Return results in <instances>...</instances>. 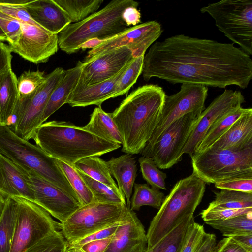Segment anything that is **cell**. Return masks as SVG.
<instances>
[{
    "label": "cell",
    "instance_id": "obj_1",
    "mask_svg": "<svg viewBox=\"0 0 252 252\" xmlns=\"http://www.w3.org/2000/svg\"><path fill=\"white\" fill-rule=\"evenodd\" d=\"M143 78L171 84L245 89L252 78V60L233 43L177 34L154 42L144 55Z\"/></svg>",
    "mask_w": 252,
    "mask_h": 252
},
{
    "label": "cell",
    "instance_id": "obj_2",
    "mask_svg": "<svg viewBox=\"0 0 252 252\" xmlns=\"http://www.w3.org/2000/svg\"><path fill=\"white\" fill-rule=\"evenodd\" d=\"M166 94L157 84H146L132 92L111 113L123 138L122 151L140 153L160 118Z\"/></svg>",
    "mask_w": 252,
    "mask_h": 252
},
{
    "label": "cell",
    "instance_id": "obj_3",
    "mask_svg": "<svg viewBox=\"0 0 252 252\" xmlns=\"http://www.w3.org/2000/svg\"><path fill=\"white\" fill-rule=\"evenodd\" d=\"M32 139L49 156L71 166L81 159L99 157L118 149L121 145L64 121L43 123L35 131Z\"/></svg>",
    "mask_w": 252,
    "mask_h": 252
},
{
    "label": "cell",
    "instance_id": "obj_4",
    "mask_svg": "<svg viewBox=\"0 0 252 252\" xmlns=\"http://www.w3.org/2000/svg\"><path fill=\"white\" fill-rule=\"evenodd\" d=\"M139 3L133 0H113L101 10L83 21L70 24L58 34V46L68 54L77 52L87 42H99L123 32L129 27L123 18L125 10L138 7Z\"/></svg>",
    "mask_w": 252,
    "mask_h": 252
},
{
    "label": "cell",
    "instance_id": "obj_5",
    "mask_svg": "<svg viewBox=\"0 0 252 252\" xmlns=\"http://www.w3.org/2000/svg\"><path fill=\"white\" fill-rule=\"evenodd\" d=\"M205 189V183L193 173L175 184L150 222L147 250L153 248L186 218L193 215Z\"/></svg>",
    "mask_w": 252,
    "mask_h": 252
},
{
    "label": "cell",
    "instance_id": "obj_6",
    "mask_svg": "<svg viewBox=\"0 0 252 252\" xmlns=\"http://www.w3.org/2000/svg\"><path fill=\"white\" fill-rule=\"evenodd\" d=\"M0 153L24 170L35 173L79 201L60 168L58 160L36 145L16 135L7 125H0Z\"/></svg>",
    "mask_w": 252,
    "mask_h": 252
},
{
    "label": "cell",
    "instance_id": "obj_7",
    "mask_svg": "<svg viewBox=\"0 0 252 252\" xmlns=\"http://www.w3.org/2000/svg\"><path fill=\"white\" fill-rule=\"evenodd\" d=\"M190 157L192 173L205 184L252 177V147L237 152L209 148Z\"/></svg>",
    "mask_w": 252,
    "mask_h": 252
},
{
    "label": "cell",
    "instance_id": "obj_8",
    "mask_svg": "<svg viewBox=\"0 0 252 252\" xmlns=\"http://www.w3.org/2000/svg\"><path fill=\"white\" fill-rule=\"evenodd\" d=\"M200 11L209 14L219 31L252 55V0H222L202 7Z\"/></svg>",
    "mask_w": 252,
    "mask_h": 252
},
{
    "label": "cell",
    "instance_id": "obj_9",
    "mask_svg": "<svg viewBox=\"0 0 252 252\" xmlns=\"http://www.w3.org/2000/svg\"><path fill=\"white\" fill-rule=\"evenodd\" d=\"M129 208L126 204L91 202L61 223L60 231L67 243L74 242L121 221Z\"/></svg>",
    "mask_w": 252,
    "mask_h": 252
},
{
    "label": "cell",
    "instance_id": "obj_10",
    "mask_svg": "<svg viewBox=\"0 0 252 252\" xmlns=\"http://www.w3.org/2000/svg\"><path fill=\"white\" fill-rule=\"evenodd\" d=\"M17 202L13 238L10 252H23L51 233L61 230L45 210L26 199L12 197Z\"/></svg>",
    "mask_w": 252,
    "mask_h": 252
},
{
    "label": "cell",
    "instance_id": "obj_11",
    "mask_svg": "<svg viewBox=\"0 0 252 252\" xmlns=\"http://www.w3.org/2000/svg\"><path fill=\"white\" fill-rule=\"evenodd\" d=\"M201 113H190L173 122L151 145L140 152L151 158L158 168L169 169L182 159L183 149Z\"/></svg>",
    "mask_w": 252,
    "mask_h": 252
},
{
    "label": "cell",
    "instance_id": "obj_12",
    "mask_svg": "<svg viewBox=\"0 0 252 252\" xmlns=\"http://www.w3.org/2000/svg\"><path fill=\"white\" fill-rule=\"evenodd\" d=\"M64 72L62 68H55L45 75V81L32 97L19 98L10 122L16 135L27 141L33 139L41 126V117L49 97Z\"/></svg>",
    "mask_w": 252,
    "mask_h": 252
},
{
    "label": "cell",
    "instance_id": "obj_13",
    "mask_svg": "<svg viewBox=\"0 0 252 252\" xmlns=\"http://www.w3.org/2000/svg\"><path fill=\"white\" fill-rule=\"evenodd\" d=\"M208 93L205 86L182 84L177 93L166 94L159 122L145 146L152 145L179 118L190 113H201L205 109Z\"/></svg>",
    "mask_w": 252,
    "mask_h": 252
},
{
    "label": "cell",
    "instance_id": "obj_14",
    "mask_svg": "<svg viewBox=\"0 0 252 252\" xmlns=\"http://www.w3.org/2000/svg\"><path fill=\"white\" fill-rule=\"evenodd\" d=\"M161 25L149 21L128 27L115 36L103 40L90 50L85 59L93 58L103 52L126 47L132 52L133 58L144 56L147 49L161 35Z\"/></svg>",
    "mask_w": 252,
    "mask_h": 252
},
{
    "label": "cell",
    "instance_id": "obj_15",
    "mask_svg": "<svg viewBox=\"0 0 252 252\" xmlns=\"http://www.w3.org/2000/svg\"><path fill=\"white\" fill-rule=\"evenodd\" d=\"M26 171V170H25ZM33 191L34 203L62 223L82 206L79 201L31 171H26Z\"/></svg>",
    "mask_w": 252,
    "mask_h": 252
},
{
    "label": "cell",
    "instance_id": "obj_16",
    "mask_svg": "<svg viewBox=\"0 0 252 252\" xmlns=\"http://www.w3.org/2000/svg\"><path fill=\"white\" fill-rule=\"evenodd\" d=\"M245 101L241 92L225 89L199 116L184 147L183 154L191 157L211 126L228 112L241 107Z\"/></svg>",
    "mask_w": 252,
    "mask_h": 252
},
{
    "label": "cell",
    "instance_id": "obj_17",
    "mask_svg": "<svg viewBox=\"0 0 252 252\" xmlns=\"http://www.w3.org/2000/svg\"><path fill=\"white\" fill-rule=\"evenodd\" d=\"M133 58L132 51L122 47L85 59L81 62V72L77 85H92L107 80L117 74Z\"/></svg>",
    "mask_w": 252,
    "mask_h": 252
},
{
    "label": "cell",
    "instance_id": "obj_18",
    "mask_svg": "<svg viewBox=\"0 0 252 252\" xmlns=\"http://www.w3.org/2000/svg\"><path fill=\"white\" fill-rule=\"evenodd\" d=\"M21 24L19 41L14 45H9L12 52L36 64L47 62L58 51V34L38 25Z\"/></svg>",
    "mask_w": 252,
    "mask_h": 252
},
{
    "label": "cell",
    "instance_id": "obj_19",
    "mask_svg": "<svg viewBox=\"0 0 252 252\" xmlns=\"http://www.w3.org/2000/svg\"><path fill=\"white\" fill-rule=\"evenodd\" d=\"M147 247L144 227L134 211L129 208L104 252H145Z\"/></svg>",
    "mask_w": 252,
    "mask_h": 252
},
{
    "label": "cell",
    "instance_id": "obj_20",
    "mask_svg": "<svg viewBox=\"0 0 252 252\" xmlns=\"http://www.w3.org/2000/svg\"><path fill=\"white\" fill-rule=\"evenodd\" d=\"M0 192L7 197H18L34 202L26 171L0 153Z\"/></svg>",
    "mask_w": 252,
    "mask_h": 252
},
{
    "label": "cell",
    "instance_id": "obj_21",
    "mask_svg": "<svg viewBox=\"0 0 252 252\" xmlns=\"http://www.w3.org/2000/svg\"><path fill=\"white\" fill-rule=\"evenodd\" d=\"M23 5L36 24L54 34H58L71 23L66 12L54 0L26 1Z\"/></svg>",
    "mask_w": 252,
    "mask_h": 252
},
{
    "label": "cell",
    "instance_id": "obj_22",
    "mask_svg": "<svg viewBox=\"0 0 252 252\" xmlns=\"http://www.w3.org/2000/svg\"><path fill=\"white\" fill-rule=\"evenodd\" d=\"M129 63L115 76L104 82L88 86L76 85L69 95L66 103L71 107L91 105L100 106L104 101L114 98L117 82Z\"/></svg>",
    "mask_w": 252,
    "mask_h": 252
},
{
    "label": "cell",
    "instance_id": "obj_23",
    "mask_svg": "<svg viewBox=\"0 0 252 252\" xmlns=\"http://www.w3.org/2000/svg\"><path fill=\"white\" fill-rule=\"evenodd\" d=\"M250 147H252V109L251 108L210 148L237 152Z\"/></svg>",
    "mask_w": 252,
    "mask_h": 252
},
{
    "label": "cell",
    "instance_id": "obj_24",
    "mask_svg": "<svg viewBox=\"0 0 252 252\" xmlns=\"http://www.w3.org/2000/svg\"><path fill=\"white\" fill-rule=\"evenodd\" d=\"M111 176L116 179L118 188L127 200L126 205L130 208V198L137 173V164L132 155L125 154L112 158L106 161Z\"/></svg>",
    "mask_w": 252,
    "mask_h": 252
},
{
    "label": "cell",
    "instance_id": "obj_25",
    "mask_svg": "<svg viewBox=\"0 0 252 252\" xmlns=\"http://www.w3.org/2000/svg\"><path fill=\"white\" fill-rule=\"evenodd\" d=\"M81 72V62L65 70L64 75L52 92L40 119L41 125L63 104L76 87Z\"/></svg>",
    "mask_w": 252,
    "mask_h": 252
},
{
    "label": "cell",
    "instance_id": "obj_26",
    "mask_svg": "<svg viewBox=\"0 0 252 252\" xmlns=\"http://www.w3.org/2000/svg\"><path fill=\"white\" fill-rule=\"evenodd\" d=\"M12 68L0 74V125L9 126L19 96Z\"/></svg>",
    "mask_w": 252,
    "mask_h": 252
},
{
    "label": "cell",
    "instance_id": "obj_27",
    "mask_svg": "<svg viewBox=\"0 0 252 252\" xmlns=\"http://www.w3.org/2000/svg\"><path fill=\"white\" fill-rule=\"evenodd\" d=\"M90 132L108 141L122 145L123 138L114 122L111 113L103 111L100 106L94 108L89 123L84 127Z\"/></svg>",
    "mask_w": 252,
    "mask_h": 252
},
{
    "label": "cell",
    "instance_id": "obj_28",
    "mask_svg": "<svg viewBox=\"0 0 252 252\" xmlns=\"http://www.w3.org/2000/svg\"><path fill=\"white\" fill-rule=\"evenodd\" d=\"M250 108H244L242 106L236 108L217 120L207 131L194 153L201 152L210 148L237 120L247 112Z\"/></svg>",
    "mask_w": 252,
    "mask_h": 252
},
{
    "label": "cell",
    "instance_id": "obj_29",
    "mask_svg": "<svg viewBox=\"0 0 252 252\" xmlns=\"http://www.w3.org/2000/svg\"><path fill=\"white\" fill-rule=\"evenodd\" d=\"M194 221L193 215L186 218L153 248L145 252H181L189 227Z\"/></svg>",
    "mask_w": 252,
    "mask_h": 252
},
{
    "label": "cell",
    "instance_id": "obj_30",
    "mask_svg": "<svg viewBox=\"0 0 252 252\" xmlns=\"http://www.w3.org/2000/svg\"><path fill=\"white\" fill-rule=\"evenodd\" d=\"M73 166L93 179L110 188L119 189L106 164V161L98 156H91L81 159Z\"/></svg>",
    "mask_w": 252,
    "mask_h": 252
},
{
    "label": "cell",
    "instance_id": "obj_31",
    "mask_svg": "<svg viewBox=\"0 0 252 252\" xmlns=\"http://www.w3.org/2000/svg\"><path fill=\"white\" fill-rule=\"evenodd\" d=\"M17 211V202L8 197L0 220V252H10L13 238Z\"/></svg>",
    "mask_w": 252,
    "mask_h": 252
},
{
    "label": "cell",
    "instance_id": "obj_32",
    "mask_svg": "<svg viewBox=\"0 0 252 252\" xmlns=\"http://www.w3.org/2000/svg\"><path fill=\"white\" fill-rule=\"evenodd\" d=\"M205 223L220 231L225 237L252 235V211L226 220L208 221Z\"/></svg>",
    "mask_w": 252,
    "mask_h": 252
},
{
    "label": "cell",
    "instance_id": "obj_33",
    "mask_svg": "<svg viewBox=\"0 0 252 252\" xmlns=\"http://www.w3.org/2000/svg\"><path fill=\"white\" fill-rule=\"evenodd\" d=\"M67 14L71 22L78 23L97 11L103 0H54Z\"/></svg>",
    "mask_w": 252,
    "mask_h": 252
},
{
    "label": "cell",
    "instance_id": "obj_34",
    "mask_svg": "<svg viewBox=\"0 0 252 252\" xmlns=\"http://www.w3.org/2000/svg\"><path fill=\"white\" fill-rule=\"evenodd\" d=\"M134 193L130 201V209L139 210L143 206L159 209L165 198L160 189L150 187L147 184H134Z\"/></svg>",
    "mask_w": 252,
    "mask_h": 252
},
{
    "label": "cell",
    "instance_id": "obj_35",
    "mask_svg": "<svg viewBox=\"0 0 252 252\" xmlns=\"http://www.w3.org/2000/svg\"><path fill=\"white\" fill-rule=\"evenodd\" d=\"M214 193L215 199L208 206L231 209L252 208V193L227 189Z\"/></svg>",
    "mask_w": 252,
    "mask_h": 252
},
{
    "label": "cell",
    "instance_id": "obj_36",
    "mask_svg": "<svg viewBox=\"0 0 252 252\" xmlns=\"http://www.w3.org/2000/svg\"><path fill=\"white\" fill-rule=\"evenodd\" d=\"M77 171L91 190L93 195V202L110 204H126L125 196L119 189H112L82 172Z\"/></svg>",
    "mask_w": 252,
    "mask_h": 252
},
{
    "label": "cell",
    "instance_id": "obj_37",
    "mask_svg": "<svg viewBox=\"0 0 252 252\" xmlns=\"http://www.w3.org/2000/svg\"><path fill=\"white\" fill-rule=\"evenodd\" d=\"M58 162L76 193L82 206L93 202L94 201L93 195L77 169L73 166L62 161L58 160Z\"/></svg>",
    "mask_w": 252,
    "mask_h": 252
},
{
    "label": "cell",
    "instance_id": "obj_38",
    "mask_svg": "<svg viewBox=\"0 0 252 252\" xmlns=\"http://www.w3.org/2000/svg\"><path fill=\"white\" fill-rule=\"evenodd\" d=\"M144 56L133 58L118 80L114 98L127 93L142 73Z\"/></svg>",
    "mask_w": 252,
    "mask_h": 252
},
{
    "label": "cell",
    "instance_id": "obj_39",
    "mask_svg": "<svg viewBox=\"0 0 252 252\" xmlns=\"http://www.w3.org/2000/svg\"><path fill=\"white\" fill-rule=\"evenodd\" d=\"M45 80L44 72L25 71L17 79L19 98L32 97Z\"/></svg>",
    "mask_w": 252,
    "mask_h": 252
},
{
    "label": "cell",
    "instance_id": "obj_40",
    "mask_svg": "<svg viewBox=\"0 0 252 252\" xmlns=\"http://www.w3.org/2000/svg\"><path fill=\"white\" fill-rule=\"evenodd\" d=\"M138 161L143 177L147 183L152 188L166 190V174L158 169L153 159L150 157L142 156L139 158Z\"/></svg>",
    "mask_w": 252,
    "mask_h": 252
},
{
    "label": "cell",
    "instance_id": "obj_41",
    "mask_svg": "<svg viewBox=\"0 0 252 252\" xmlns=\"http://www.w3.org/2000/svg\"><path fill=\"white\" fill-rule=\"evenodd\" d=\"M66 241L59 230L55 231L23 252H65Z\"/></svg>",
    "mask_w": 252,
    "mask_h": 252
},
{
    "label": "cell",
    "instance_id": "obj_42",
    "mask_svg": "<svg viewBox=\"0 0 252 252\" xmlns=\"http://www.w3.org/2000/svg\"><path fill=\"white\" fill-rule=\"evenodd\" d=\"M252 211V208L231 209L217 207H208L202 210L200 214L204 222L221 220L237 216L244 215Z\"/></svg>",
    "mask_w": 252,
    "mask_h": 252
},
{
    "label": "cell",
    "instance_id": "obj_43",
    "mask_svg": "<svg viewBox=\"0 0 252 252\" xmlns=\"http://www.w3.org/2000/svg\"><path fill=\"white\" fill-rule=\"evenodd\" d=\"M0 28L6 35L9 45L18 42L22 32V24L19 21L0 11Z\"/></svg>",
    "mask_w": 252,
    "mask_h": 252
},
{
    "label": "cell",
    "instance_id": "obj_44",
    "mask_svg": "<svg viewBox=\"0 0 252 252\" xmlns=\"http://www.w3.org/2000/svg\"><path fill=\"white\" fill-rule=\"evenodd\" d=\"M24 2L0 1V11L17 19L21 23L38 25L27 11L23 5Z\"/></svg>",
    "mask_w": 252,
    "mask_h": 252
},
{
    "label": "cell",
    "instance_id": "obj_45",
    "mask_svg": "<svg viewBox=\"0 0 252 252\" xmlns=\"http://www.w3.org/2000/svg\"><path fill=\"white\" fill-rule=\"evenodd\" d=\"M206 232L202 225L193 222L181 252H196L200 246Z\"/></svg>",
    "mask_w": 252,
    "mask_h": 252
},
{
    "label": "cell",
    "instance_id": "obj_46",
    "mask_svg": "<svg viewBox=\"0 0 252 252\" xmlns=\"http://www.w3.org/2000/svg\"><path fill=\"white\" fill-rule=\"evenodd\" d=\"M121 221L116 223L105 229L100 230L95 233L91 234L82 239L76 241L74 242L70 243H67L66 242V248L65 252H76L79 250L80 248L83 245L87 243L95 240L104 239L113 235L116 230L117 229V227Z\"/></svg>",
    "mask_w": 252,
    "mask_h": 252
},
{
    "label": "cell",
    "instance_id": "obj_47",
    "mask_svg": "<svg viewBox=\"0 0 252 252\" xmlns=\"http://www.w3.org/2000/svg\"><path fill=\"white\" fill-rule=\"evenodd\" d=\"M215 187L220 189L238 191L252 194V177L230 179L215 183Z\"/></svg>",
    "mask_w": 252,
    "mask_h": 252
},
{
    "label": "cell",
    "instance_id": "obj_48",
    "mask_svg": "<svg viewBox=\"0 0 252 252\" xmlns=\"http://www.w3.org/2000/svg\"><path fill=\"white\" fill-rule=\"evenodd\" d=\"M215 252H247L231 238L225 237L217 243Z\"/></svg>",
    "mask_w": 252,
    "mask_h": 252
},
{
    "label": "cell",
    "instance_id": "obj_49",
    "mask_svg": "<svg viewBox=\"0 0 252 252\" xmlns=\"http://www.w3.org/2000/svg\"><path fill=\"white\" fill-rule=\"evenodd\" d=\"M113 235L100 240L90 242L83 245L80 249L82 252H104L110 244Z\"/></svg>",
    "mask_w": 252,
    "mask_h": 252
},
{
    "label": "cell",
    "instance_id": "obj_50",
    "mask_svg": "<svg viewBox=\"0 0 252 252\" xmlns=\"http://www.w3.org/2000/svg\"><path fill=\"white\" fill-rule=\"evenodd\" d=\"M11 52L9 45L0 41V74L12 68Z\"/></svg>",
    "mask_w": 252,
    "mask_h": 252
},
{
    "label": "cell",
    "instance_id": "obj_51",
    "mask_svg": "<svg viewBox=\"0 0 252 252\" xmlns=\"http://www.w3.org/2000/svg\"><path fill=\"white\" fill-rule=\"evenodd\" d=\"M141 13L136 7H129L125 10L123 18L129 27L132 25L136 26L141 23Z\"/></svg>",
    "mask_w": 252,
    "mask_h": 252
},
{
    "label": "cell",
    "instance_id": "obj_52",
    "mask_svg": "<svg viewBox=\"0 0 252 252\" xmlns=\"http://www.w3.org/2000/svg\"><path fill=\"white\" fill-rule=\"evenodd\" d=\"M217 243L216 235L206 232L204 238L196 252H211L215 249Z\"/></svg>",
    "mask_w": 252,
    "mask_h": 252
},
{
    "label": "cell",
    "instance_id": "obj_53",
    "mask_svg": "<svg viewBox=\"0 0 252 252\" xmlns=\"http://www.w3.org/2000/svg\"><path fill=\"white\" fill-rule=\"evenodd\" d=\"M247 252H252V235L243 234L229 236Z\"/></svg>",
    "mask_w": 252,
    "mask_h": 252
},
{
    "label": "cell",
    "instance_id": "obj_54",
    "mask_svg": "<svg viewBox=\"0 0 252 252\" xmlns=\"http://www.w3.org/2000/svg\"><path fill=\"white\" fill-rule=\"evenodd\" d=\"M7 198L0 192V220L4 212Z\"/></svg>",
    "mask_w": 252,
    "mask_h": 252
},
{
    "label": "cell",
    "instance_id": "obj_55",
    "mask_svg": "<svg viewBox=\"0 0 252 252\" xmlns=\"http://www.w3.org/2000/svg\"><path fill=\"white\" fill-rule=\"evenodd\" d=\"M0 41H1V42L7 41L6 36L0 28Z\"/></svg>",
    "mask_w": 252,
    "mask_h": 252
},
{
    "label": "cell",
    "instance_id": "obj_56",
    "mask_svg": "<svg viewBox=\"0 0 252 252\" xmlns=\"http://www.w3.org/2000/svg\"><path fill=\"white\" fill-rule=\"evenodd\" d=\"M82 252L81 251H80V250L76 251V252Z\"/></svg>",
    "mask_w": 252,
    "mask_h": 252
}]
</instances>
